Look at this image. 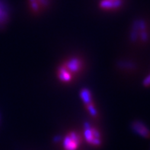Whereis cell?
Wrapping results in <instances>:
<instances>
[{
  "instance_id": "6da1fadb",
  "label": "cell",
  "mask_w": 150,
  "mask_h": 150,
  "mask_svg": "<svg viewBox=\"0 0 150 150\" xmlns=\"http://www.w3.org/2000/svg\"><path fill=\"white\" fill-rule=\"evenodd\" d=\"M149 34L147 32V25L143 20H137L134 22L130 31V39L133 41L146 42L148 40Z\"/></svg>"
},
{
  "instance_id": "7a4b0ae2",
  "label": "cell",
  "mask_w": 150,
  "mask_h": 150,
  "mask_svg": "<svg viewBox=\"0 0 150 150\" xmlns=\"http://www.w3.org/2000/svg\"><path fill=\"white\" fill-rule=\"evenodd\" d=\"M84 137L86 142L93 146H99L101 144V136L98 129L86 122L83 126Z\"/></svg>"
},
{
  "instance_id": "3957f363",
  "label": "cell",
  "mask_w": 150,
  "mask_h": 150,
  "mask_svg": "<svg viewBox=\"0 0 150 150\" xmlns=\"http://www.w3.org/2000/svg\"><path fill=\"white\" fill-rule=\"evenodd\" d=\"M81 143V136L76 131H70L63 139V150H77Z\"/></svg>"
},
{
  "instance_id": "277c9868",
  "label": "cell",
  "mask_w": 150,
  "mask_h": 150,
  "mask_svg": "<svg viewBox=\"0 0 150 150\" xmlns=\"http://www.w3.org/2000/svg\"><path fill=\"white\" fill-rule=\"evenodd\" d=\"M63 65L72 76L79 73L84 67L83 61L76 57L69 58L67 61H65Z\"/></svg>"
},
{
  "instance_id": "5b68a950",
  "label": "cell",
  "mask_w": 150,
  "mask_h": 150,
  "mask_svg": "<svg viewBox=\"0 0 150 150\" xmlns=\"http://www.w3.org/2000/svg\"><path fill=\"white\" fill-rule=\"evenodd\" d=\"M130 127L133 131L138 134L139 137H142L146 139L150 138V129L147 127V126L143 122L136 120L132 122Z\"/></svg>"
},
{
  "instance_id": "8992f818",
  "label": "cell",
  "mask_w": 150,
  "mask_h": 150,
  "mask_svg": "<svg viewBox=\"0 0 150 150\" xmlns=\"http://www.w3.org/2000/svg\"><path fill=\"white\" fill-rule=\"evenodd\" d=\"M123 4V0H101L99 7L105 11L118 9Z\"/></svg>"
},
{
  "instance_id": "52a82bcc",
  "label": "cell",
  "mask_w": 150,
  "mask_h": 150,
  "mask_svg": "<svg viewBox=\"0 0 150 150\" xmlns=\"http://www.w3.org/2000/svg\"><path fill=\"white\" fill-rule=\"evenodd\" d=\"M57 76L58 79L63 83H69L72 80V75L71 74L70 72L67 70V69L65 68L63 65L60 66L58 67L57 72Z\"/></svg>"
},
{
  "instance_id": "ba28073f",
  "label": "cell",
  "mask_w": 150,
  "mask_h": 150,
  "mask_svg": "<svg viewBox=\"0 0 150 150\" xmlns=\"http://www.w3.org/2000/svg\"><path fill=\"white\" fill-rule=\"evenodd\" d=\"M9 19V10L3 0H0V28L6 25Z\"/></svg>"
},
{
  "instance_id": "9c48e42d",
  "label": "cell",
  "mask_w": 150,
  "mask_h": 150,
  "mask_svg": "<svg viewBox=\"0 0 150 150\" xmlns=\"http://www.w3.org/2000/svg\"><path fill=\"white\" fill-rule=\"evenodd\" d=\"M30 10L34 13H38L49 5V0H28Z\"/></svg>"
},
{
  "instance_id": "30bf717a",
  "label": "cell",
  "mask_w": 150,
  "mask_h": 150,
  "mask_svg": "<svg viewBox=\"0 0 150 150\" xmlns=\"http://www.w3.org/2000/svg\"><path fill=\"white\" fill-rule=\"evenodd\" d=\"M80 98H81V100L85 105H87L90 103L93 102V98H92L91 91L87 88H82L80 91Z\"/></svg>"
},
{
  "instance_id": "8fae6325",
  "label": "cell",
  "mask_w": 150,
  "mask_h": 150,
  "mask_svg": "<svg viewBox=\"0 0 150 150\" xmlns=\"http://www.w3.org/2000/svg\"><path fill=\"white\" fill-rule=\"evenodd\" d=\"M86 108H87V110L88 111V113H89V114L92 117H97L98 115V113L97 109L95 108L93 102H91L90 103V104H88V105H86Z\"/></svg>"
},
{
  "instance_id": "7c38bea8",
  "label": "cell",
  "mask_w": 150,
  "mask_h": 150,
  "mask_svg": "<svg viewBox=\"0 0 150 150\" xmlns=\"http://www.w3.org/2000/svg\"><path fill=\"white\" fill-rule=\"evenodd\" d=\"M143 86H146V87H149V86H150V75L147 76L146 78L143 80Z\"/></svg>"
}]
</instances>
